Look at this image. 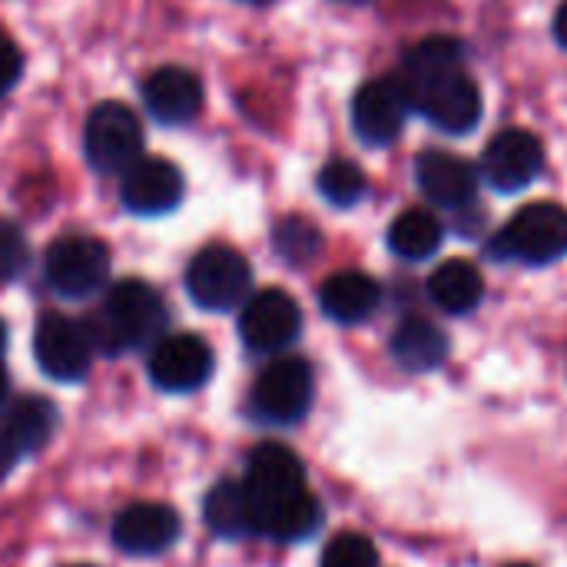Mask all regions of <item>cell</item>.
Masks as SVG:
<instances>
[{"label": "cell", "mask_w": 567, "mask_h": 567, "mask_svg": "<svg viewBox=\"0 0 567 567\" xmlns=\"http://www.w3.org/2000/svg\"><path fill=\"white\" fill-rule=\"evenodd\" d=\"M93 349L120 355L130 349L156 346L166 329V306L143 279H123L110 289L103 309L86 322Z\"/></svg>", "instance_id": "6da1fadb"}, {"label": "cell", "mask_w": 567, "mask_h": 567, "mask_svg": "<svg viewBox=\"0 0 567 567\" xmlns=\"http://www.w3.org/2000/svg\"><path fill=\"white\" fill-rule=\"evenodd\" d=\"M399 83L409 96V106L419 110L442 133L462 136L472 133L482 120V93L462 66L425 73V76L405 73L399 76Z\"/></svg>", "instance_id": "7a4b0ae2"}, {"label": "cell", "mask_w": 567, "mask_h": 567, "mask_svg": "<svg viewBox=\"0 0 567 567\" xmlns=\"http://www.w3.org/2000/svg\"><path fill=\"white\" fill-rule=\"evenodd\" d=\"M495 259L551 266L567 256V209L561 203H532L518 209L488 246Z\"/></svg>", "instance_id": "3957f363"}, {"label": "cell", "mask_w": 567, "mask_h": 567, "mask_svg": "<svg viewBox=\"0 0 567 567\" xmlns=\"http://www.w3.org/2000/svg\"><path fill=\"white\" fill-rule=\"evenodd\" d=\"M252 269L233 246H206L186 266V292L206 312H229L249 296Z\"/></svg>", "instance_id": "277c9868"}, {"label": "cell", "mask_w": 567, "mask_h": 567, "mask_svg": "<svg viewBox=\"0 0 567 567\" xmlns=\"http://www.w3.org/2000/svg\"><path fill=\"white\" fill-rule=\"evenodd\" d=\"M83 153L96 173H126L143 153L140 116L116 100L93 106L83 130Z\"/></svg>", "instance_id": "5b68a950"}, {"label": "cell", "mask_w": 567, "mask_h": 567, "mask_svg": "<svg viewBox=\"0 0 567 567\" xmlns=\"http://www.w3.org/2000/svg\"><path fill=\"white\" fill-rule=\"evenodd\" d=\"M316 395L312 365L306 359H276L269 362L252 385V412L269 425H292L306 419Z\"/></svg>", "instance_id": "8992f818"}, {"label": "cell", "mask_w": 567, "mask_h": 567, "mask_svg": "<svg viewBox=\"0 0 567 567\" xmlns=\"http://www.w3.org/2000/svg\"><path fill=\"white\" fill-rule=\"evenodd\" d=\"M43 276L63 299H86L106 286L110 249L93 236H63L47 249Z\"/></svg>", "instance_id": "52a82bcc"}, {"label": "cell", "mask_w": 567, "mask_h": 567, "mask_svg": "<svg viewBox=\"0 0 567 567\" xmlns=\"http://www.w3.org/2000/svg\"><path fill=\"white\" fill-rule=\"evenodd\" d=\"M93 339L86 322H76L60 312H47L33 332V355L47 379L53 382H80L93 362Z\"/></svg>", "instance_id": "ba28073f"}, {"label": "cell", "mask_w": 567, "mask_h": 567, "mask_svg": "<svg viewBox=\"0 0 567 567\" xmlns=\"http://www.w3.org/2000/svg\"><path fill=\"white\" fill-rule=\"evenodd\" d=\"M302 332V309L286 289H262L246 299L239 316V336L249 352H282Z\"/></svg>", "instance_id": "9c48e42d"}, {"label": "cell", "mask_w": 567, "mask_h": 567, "mask_svg": "<svg viewBox=\"0 0 567 567\" xmlns=\"http://www.w3.org/2000/svg\"><path fill=\"white\" fill-rule=\"evenodd\" d=\"M246 495H249V505H252V518H256V535H259V522L262 515L299 495L306 488V472H302V462L296 452H289L286 445H259L252 455H249V465H246Z\"/></svg>", "instance_id": "30bf717a"}, {"label": "cell", "mask_w": 567, "mask_h": 567, "mask_svg": "<svg viewBox=\"0 0 567 567\" xmlns=\"http://www.w3.org/2000/svg\"><path fill=\"white\" fill-rule=\"evenodd\" d=\"M213 349L193 332L163 336L150 352V379L163 392H196L213 375Z\"/></svg>", "instance_id": "8fae6325"}, {"label": "cell", "mask_w": 567, "mask_h": 567, "mask_svg": "<svg viewBox=\"0 0 567 567\" xmlns=\"http://www.w3.org/2000/svg\"><path fill=\"white\" fill-rule=\"evenodd\" d=\"M545 169V150L535 133L528 130H505L485 146L482 173L492 189L498 193H522L528 189Z\"/></svg>", "instance_id": "7c38bea8"}, {"label": "cell", "mask_w": 567, "mask_h": 567, "mask_svg": "<svg viewBox=\"0 0 567 567\" xmlns=\"http://www.w3.org/2000/svg\"><path fill=\"white\" fill-rule=\"evenodd\" d=\"M186 183L176 163L163 156H140L126 173L120 186V199L136 216H163L173 213L183 203Z\"/></svg>", "instance_id": "4fadbf2b"}, {"label": "cell", "mask_w": 567, "mask_h": 567, "mask_svg": "<svg viewBox=\"0 0 567 567\" xmlns=\"http://www.w3.org/2000/svg\"><path fill=\"white\" fill-rule=\"evenodd\" d=\"M409 96L399 80H369L352 100V126L365 146H389L399 140L409 113Z\"/></svg>", "instance_id": "5bb4252c"}, {"label": "cell", "mask_w": 567, "mask_h": 567, "mask_svg": "<svg viewBox=\"0 0 567 567\" xmlns=\"http://www.w3.org/2000/svg\"><path fill=\"white\" fill-rule=\"evenodd\" d=\"M179 532H183V522H179V515L169 505L140 502V505H130V508H123L116 515V522H113V545L123 555L153 558V555L169 551L176 545Z\"/></svg>", "instance_id": "9a60e30c"}, {"label": "cell", "mask_w": 567, "mask_h": 567, "mask_svg": "<svg viewBox=\"0 0 567 567\" xmlns=\"http://www.w3.org/2000/svg\"><path fill=\"white\" fill-rule=\"evenodd\" d=\"M143 103L166 126L193 123L203 110V83L186 66H159L143 83Z\"/></svg>", "instance_id": "2e32d148"}, {"label": "cell", "mask_w": 567, "mask_h": 567, "mask_svg": "<svg viewBox=\"0 0 567 567\" xmlns=\"http://www.w3.org/2000/svg\"><path fill=\"white\" fill-rule=\"evenodd\" d=\"M415 176H419L422 193L445 209H458V206L472 203L478 193L475 166L455 153H435V150L422 153L415 163Z\"/></svg>", "instance_id": "e0dca14e"}, {"label": "cell", "mask_w": 567, "mask_h": 567, "mask_svg": "<svg viewBox=\"0 0 567 567\" xmlns=\"http://www.w3.org/2000/svg\"><path fill=\"white\" fill-rule=\"evenodd\" d=\"M382 302V289L372 276L365 272H336L332 279L322 282V292H319V306L322 312L332 319V322H342V326H355V322H365Z\"/></svg>", "instance_id": "ac0fdd59"}, {"label": "cell", "mask_w": 567, "mask_h": 567, "mask_svg": "<svg viewBox=\"0 0 567 567\" xmlns=\"http://www.w3.org/2000/svg\"><path fill=\"white\" fill-rule=\"evenodd\" d=\"M0 432L17 455H37L56 432V405L43 395H20L10 402Z\"/></svg>", "instance_id": "d6986e66"}, {"label": "cell", "mask_w": 567, "mask_h": 567, "mask_svg": "<svg viewBox=\"0 0 567 567\" xmlns=\"http://www.w3.org/2000/svg\"><path fill=\"white\" fill-rule=\"evenodd\" d=\"M429 296L449 316H465V312H472L482 302L485 279H482V272H478L475 262H468V259H449V262H442L432 272Z\"/></svg>", "instance_id": "ffe728a7"}, {"label": "cell", "mask_w": 567, "mask_h": 567, "mask_svg": "<svg viewBox=\"0 0 567 567\" xmlns=\"http://www.w3.org/2000/svg\"><path fill=\"white\" fill-rule=\"evenodd\" d=\"M392 359L405 372H432L449 359V339L425 319H405L392 336Z\"/></svg>", "instance_id": "44dd1931"}, {"label": "cell", "mask_w": 567, "mask_h": 567, "mask_svg": "<svg viewBox=\"0 0 567 567\" xmlns=\"http://www.w3.org/2000/svg\"><path fill=\"white\" fill-rule=\"evenodd\" d=\"M206 525L209 532H216L219 538H249L256 535V518H252V505L246 495L243 482H219L203 505Z\"/></svg>", "instance_id": "7402d4cb"}, {"label": "cell", "mask_w": 567, "mask_h": 567, "mask_svg": "<svg viewBox=\"0 0 567 567\" xmlns=\"http://www.w3.org/2000/svg\"><path fill=\"white\" fill-rule=\"evenodd\" d=\"M442 243H445V229L425 209H405L389 226V249L409 262H422V259L435 256L442 249Z\"/></svg>", "instance_id": "603a6c76"}, {"label": "cell", "mask_w": 567, "mask_h": 567, "mask_svg": "<svg viewBox=\"0 0 567 567\" xmlns=\"http://www.w3.org/2000/svg\"><path fill=\"white\" fill-rule=\"evenodd\" d=\"M319 525H322V505L302 488L299 495H292V498H286V502H279V505H272V508L262 515L259 535H269V538L289 545V542L309 538Z\"/></svg>", "instance_id": "cb8c5ba5"}, {"label": "cell", "mask_w": 567, "mask_h": 567, "mask_svg": "<svg viewBox=\"0 0 567 567\" xmlns=\"http://www.w3.org/2000/svg\"><path fill=\"white\" fill-rule=\"evenodd\" d=\"M272 246H276V252L289 266L302 269V266H309L322 252V233L309 219H302V216H286L272 229Z\"/></svg>", "instance_id": "d4e9b609"}, {"label": "cell", "mask_w": 567, "mask_h": 567, "mask_svg": "<svg viewBox=\"0 0 567 567\" xmlns=\"http://www.w3.org/2000/svg\"><path fill=\"white\" fill-rule=\"evenodd\" d=\"M365 189H369L365 173L355 163H349V159H332L319 173V193L332 206H339V209H352L355 203H362Z\"/></svg>", "instance_id": "484cf974"}, {"label": "cell", "mask_w": 567, "mask_h": 567, "mask_svg": "<svg viewBox=\"0 0 567 567\" xmlns=\"http://www.w3.org/2000/svg\"><path fill=\"white\" fill-rule=\"evenodd\" d=\"M452 66H462V43L452 37H429L409 53L405 73L425 76V73H439V70H452Z\"/></svg>", "instance_id": "4316f807"}, {"label": "cell", "mask_w": 567, "mask_h": 567, "mask_svg": "<svg viewBox=\"0 0 567 567\" xmlns=\"http://www.w3.org/2000/svg\"><path fill=\"white\" fill-rule=\"evenodd\" d=\"M379 565V551L375 545L359 535V532H342L336 535L326 551H322V567H375Z\"/></svg>", "instance_id": "83f0119b"}, {"label": "cell", "mask_w": 567, "mask_h": 567, "mask_svg": "<svg viewBox=\"0 0 567 567\" xmlns=\"http://www.w3.org/2000/svg\"><path fill=\"white\" fill-rule=\"evenodd\" d=\"M30 262V246L10 219H0V286L13 282Z\"/></svg>", "instance_id": "f1b7e54d"}, {"label": "cell", "mask_w": 567, "mask_h": 567, "mask_svg": "<svg viewBox=\"0 0 567 567\" xmlns=\"http://www.w3.org/2000/svg\"><path fill=\"white\" fill-rule=\"evenodd\" d=\"M20 70H23L20 47L7 33H0V96L13 90V83L20 80Z\"/></svg>", "instance_id": "f546056e"}, {"label": "cell", "mask_w": 567, "mask_h": 567, "mask_svg": "<svg viewBox=\"0 0 567 567\" xmlns=\"http://www.w3.org/2000/svg\"><path fill=\"white\" fill-rule=\"evenodd\" d=\"M17 458H20V455L13 452V445H10V442L3 439V432H0V482H3V478H7V475L13 472Z\"/></svg>", "instance_id": "4dcf8cb0"}, {"label": "cell", "mask_w": 567, "mask_h": 567, "mask_svg": "<svg viewBox=\"0 0 567 567\" xmlns=\"http://www.w3.org/2000/svg\"><path fill=\"white\" fill-rule=\"evenodd\" d=\"M555 37H558V43L567 50V0L558 7V17H555Z\"/></svg>", "instance_id": "1f68e13d"}, {"label": "cell", "mask_w": 567, "mask_h": 567, "mask_svg": "<svg viewBox=\"0 0 567 567\" xmlns=\"http://www.w3.org/2000/svg\"><path fill=\"white\" fill-rule=\"evenodd\" d=\"M3 399H7V372L0 369V405H3Z\"/></svg>", "instance_id": "d6a6232c"}, {"label": "cell", "mask_w": 567, "mask_h": 567, "mask_svg": "<svg viewBox=\"0 0 567 567\" xmlns=\"http://www.w3.org/2000/svg\"><path fill=\"white\" fill-rule=\"evenodd\" d=\"M3 349H7V326L0 322V355H3Z\"/></svg>", "instance_id": "836d02e7"}, {"label": "cell", "mask_w": 567, "mask_h": 567, "mask_svg": "<svg viewBox=\"0 0 567 567\" xmlns=\"http://www.w3.org/2000/svg\"><path fill=\"white\" fill-rule=\"evenodd\" d=\"M342 3H369V0H342Z\"/></svg>", "instance_id": "e575fe53"}, {"label": "cell", "mask_w": 567, "mask_h": 567, "mask_svg": "<svg viewBox=\"0 0 567 567\" xmlns=\"http://www.w3.org/2000/svg\"><path fill=\"white\" fill-rule=\"evenodd\" d=\"M246 3H269V0H246Z\"/></svg>", "instance_id": "d590c367"}, {"label": "cell", "mask_w": 567, "mask_h": 567, "mask_svg": "<svg viewBox=\"0 0 567 567\" xmlns=\"http://www.w3.org/2000/svg\"><path fill=\"white\" fill-rule=\"evenodd\" d=\"M508 567H532V565H508Z\"/></svg>", "instance_id": "8d00e7d4"}, {"label": "cell", "mask_w": 567, "mask_h": 567, "mask_svg": "<svg viewBox=\"0 0 567 567\" xmlns=\"http://www.w3.org/2000/svg\"><path fill=\"white\" fill-rule=\"evenodd\" d=\"M73 567H93V565H73Z\"/></svg>", "instance_id": "74e56055"}]
</instances>
